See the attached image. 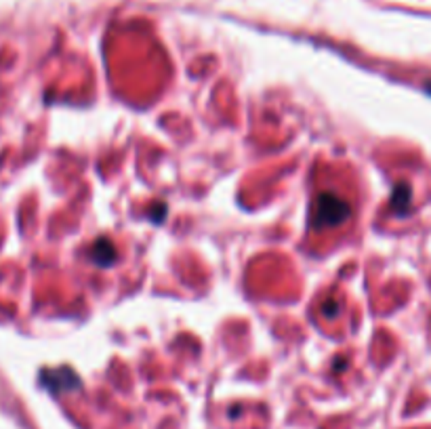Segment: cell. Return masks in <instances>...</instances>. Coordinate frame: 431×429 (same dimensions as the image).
Listing matches in <instances>:
<instances>
[{"label":"cell","instance_id":"obj_7","mask_svg":"<svg viewBox=\"0 0 431 429\" xmlns=\"http://www.w3.org/2000/svg\"><path fill=\"white\" fill-rule=\"evenodd\" d=\"M343 368H345V360L339 358V360H337V370H343Z\"/></svg>","mask_w":431,"mask_h":429},{"label":"cell","instance_id":"obj_2","mask_svg":"<svg viewBox=\"0 0 431 429\" xmlns=\"http://www.w3.org/2000/svg\"><path fill=\"white\" fill-rule=\"evenodd\" d=\"M40 385L45 389H49L51 393H68V391H78L82 387V379L70 366L42 368L40 370Z\"/></svg>","mask_w":431,"mask_h":429},{"label":"cell","instance_id":"obj_1","mask_svg":"<svg viewBox=\"0 0 431 429\" xmlns=\"http://www.w3.org/2000/svg\"><path fill=\"white\" fill-rule=\"evenodd\" d=\"M350 217H352V204L347 200H343L341 196H337L333 192H322L315 196L313 217H311L313 230L322 232V230H329V228H339Z\"/></svg>","mask_w":431,"mask_h":429},{"label":"cell","instance_id":"obj_3","mask_svg":"<svg viewBox=\"0 0 431 429\" xmlns=\"http://www.w3.org/2000/svg\"><path fill=\"white\" fill-rule=\"evenodd\" d=\"M88 257L99 267H110L118 259V253H116V247L112 244L110 238H97L88 251Z\"/></svg>","mask_w":431,"mask_h":429},{"label":"cell","instance_id":"obj_8","mask_svg":"<svg viewBox=\"0 0 431 429\" xmlns=\"http://www.w3.org/2000/svg\"><path fill=\"white\" fill-rule=\"evenodd\" d=\"M425 91H427V93L431 95V82H427V84H425Z\"/></svg>","mask_w":431,"mask_h":429},{"label":"cell","instance_id":"obj_6","mask_svg":"<svg viewBox=\"0 0 431 429\" xmlns=\"http://www.w3.org/2000/svg\"><path fill=\"white\" fill-rule=\"evenodd\" d=\"M339 311H341V305L337 299H327L324 303H322V313H324L327 318H335Z\"/></svg>","mask_w":431,"mask_h":429},{"label":"cell","instance_id":"obj_4","mask_svg":"<svg viewBox=\"0 0 431 429\" xmlns=\"http://www.w3.org/2000/svg\"><path fill=\"white\" fill-rule=\"evenodd\" d=\"M410 202H412V189L408 183H398L391 192V208L395 214H406L410 210Z\"/></svg>","mask_w":431,"mask_h":429},{"label":"cell","instance_id":"obj_5","mask_svg":"<svg viewBox=\"0 0 431 429\" xmlns=\"http://www.w3.org/2000/svg\"><path fill=\"white\" fill-rule=\"evenodd\" d=\"M166 210H169V206H166L164 202H154V204L150 206L148 217H150L154 224H162V221L166 219Z\"/></svg>","mask_w":431,"mask_h":429}]
</instances>
